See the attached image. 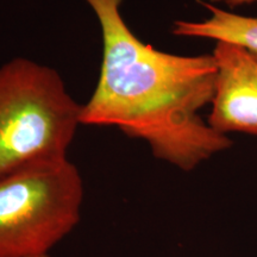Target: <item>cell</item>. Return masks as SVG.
I'll return each instance as SVG.
<instances>
[{
    "mask_svg": "<svg viewBox=\"0 0 257 257\" xmlns=\"http://www.w3.org/2000/svg\"><path fill=\"white\" fill-rule=\"evenodd\" d=\"M257 2V0H211L212 4H224L226 6H230V8H236V6L240 5H248L252 4V3Z\"/></svg>",
    "mask_w": 257,
    "mask_h": 257,
    "instance_id": "cell-6",
    "label": "cell"
},
{
    "mask_svg": "<svg viewBox=\"0 0 257 257\" xmlns=\"http://www.w3.org/2000/svg\"><path fill=\"white\" fill-rule=\"evenodd\" d=\"M83 180L68 159L0 179V257H37L66 238L81 219Z\"/></svg>",
    "mask_w": 257,
    "mask_h": 257,
    "instance_id": "cell-3",
    "label": "cell"
},
{
    "mask_svg": "<svg viewBox=\"0 0 257 257\" xmlns=\"http://www.w3.org/2000/svg\"><path fill=\"white\" fill-rule=\"evenodd\" d=\"M85 2L100 25L102 61L81 125L118 127L184 172L229 149L232 141L199 114L214 95V57L175 55L144 43L125 23L123 0Z\"/></svg>",
    "mask_w": 257,
    "mask_h": 257,
    "instance_id": "cell-1",
    "label": "cell"
},
{
    "mask_svg": "<svg viewBox=\"0 0 257 257\" xmlns=\"http://www.w3.org/2000/svg\"><path fill=\"white\" fill-rule=\"evenodd\" d=\"M212 56L217 76L208 125L223 135L257 136V53L218 41Z\"/></svg>",
    "mask_w": 257,
    "mask_h": 257,
    "instance_id": "cell-4",
    "label": "cell"
},
{
    "mask_svg": "<svg viewBox=\"0 0 257 257\" xmlns=\"http://www.w3.org/2000/svg\"><path fill=\"white\" fill-rule=\"evenodd\" d=\"M37 257H51V256H50V253H49V255H42V256H37Z\"/></svg>",
    "mask_w": 257,
    "mask_h": 257,
    "instance_id": "cell-7",
    "label": "cell"
},
{
    "mask_svg": "<svg viewBox=\"0 0 257 257\" xmlns=\"http://www.w3.org/2000/svg\"><path fill=\"white\" fill-rule=\"evenodd\" d=\"M198 3L210 12V17L201 22L176 21L172 30L175 36L231 42L257 53V17L232 14L204 0Z\"/></svg>",
    "mask_w": 257,
    "mask_h": 257,
    "instance_id": "cell-5",
    "label": "cell"
},
{
    "mask_svg": "<svg viewBox=\"0 0 257 257\" xmlns=\"http://www.w3.org/2000/svg\"><path fill=\"white\" fill-rule=\"evenodd\" d=\"M81 111L55 69L24 57L0 66V179L68 159Z\"/></svg>",
    "mask_w": 257,
    "mask_h": 257,
    "instance_id": "cell-2",
    "label": "cell"
}]
</instances>
